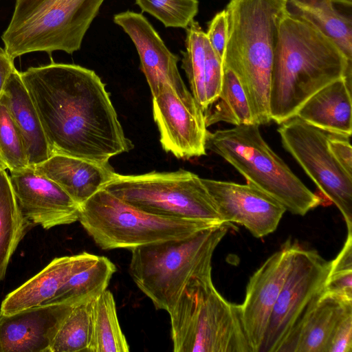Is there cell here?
I'll return each mask as SVG.
<instances>
[{"mask_svg":"<svg viewBox=\"0 0 352 352\" xmlns=\"http://www.w3.org/2000/svg\"><path fill=\"white\" fill-rule=\"evenodd\" d=\"M153 115L166 152L183 160L206 155L205 114L192 94L181 96L163 84L153 97Z\"/></svg>","mask_w":352,"mask_h":352,"instance_id":"12","label":"cell"},{"mask_svg":"<svg viewBox=\"0 0 352 352\" xmlns=\"http://www.w3.org/2000/svg\"><path fill=\"white\" fill-rule=\"evenodd\" d=\"M10 180L22 214L32 224L48 230L78 221L80 206L32 166L10 173Z\"/></svg>","mask_w":352,"mask_h":352,"instance_id":"15","label":"cell"},{"mask_svg":"<svg viewBox=\"0 0 352 352\" xmlns=\"http://www.w3.org/2000/svg\"><path fill=\"white\" fill-rule=\"evenodd\" d=\"M278 132L289 153L320 192L338 208L352 232V175L338 163L328 145L329 132L294 116Z\"/></svg>","mask_w":352,"mask_h":352,"instance_id":"10","label":"cell"},{"mask_svg":"<svg viewBox=\"0 0 352 352\" xmlns=\"http://www.w3.org/2000/svg\"><path fill=\"white\" fill-rule=\"evenodd\" d=\"M116 271L115 265L108 258L96 255L75 271L43 305L92 300L107 289Z\"/></svg>","mask_w":352,"mask_h":352,"instance_id":"25","label":"cell"},{"mask_svg":"<svg viewBox=\"0 0 352 352\" xmlns=\"http://www.w3.org/2000/svg\"><path fill=\"white\" fill-rule=\"evenodd\" d=\"M129 346L120 328L112 293L104 290L93 300L92 336L89 352H127Z\"/></svg>","mask_w":352,"mask_h":352,"instance_id":"27","label":"cell"},{"mask_svg":"<svg viewBox=\"0 0 352 352\" xmlns=\"http://www.w3.org/2000/svg\"><path fill=\"white\" fill-rule=\"evenodd\" d=\"M329 262L297 244L259 352H277L302 314L323 291Z\"/></svg>","mask_w":352,"mask_h":352,"instance_id":"11","label":"cell"},{"mask_svg":"<svg viewBox=\"0 0 352 352\" xmlns=\"http://www.w3.org/2000/svg\"><path fill=\"white\" fill-rule=\"evenodd\" d=\"M206 149L223 158L248 183L274 197L294 214L304 216L323 203L270 148L257 124L208 131Z\"/></svg>","mask_w":352,"mask_h":352,"instance_id":"5","label":"cell"},{"mask_svg":"<svg viewBox=\"0 0 352 352\" xmlns=\"http://www.w3.org/2000/svg\"><path fill=\"white\" fill-rule=\"evenodd\" d=\"M135 3L167 28H187L199 10L198 0H135Z\"/></svg>","mask_w":352,"mask_h":352,"instance_id":"31","label":"cell"},{"mask_svg":"<svg viewBox=\"0 0 352 352\" xmlns=\"http://www.w3.org/2000/svg\"><path fill=\"white\" fill-rule=\"evenodd\" d=\"M223 68L231 69L245 94L255 123L270 122L274 50L285 0H230Z\"/></svg>","mask_w":352,"mask_h":352,"instance_id":"3","label":"cell"},{"mask_svg":"<svg viewBox=\"0 0 352 352\" xmlns=\"http://www.w3.org/2000/svg\"><path fill=\"white\" fill-rule=\"evenodd\" d=\"M7 169L6 164L0 157V171L2 170Z\"/></svg>","mask_w":352,"mask_h":352,"instance_id":"38","label":"cell"},{"mask_svg":"<svg viewBox=\"0 0 352 352\" xmlns=\"http://www.w3.org/2000/svg\"><path fill=\"white\" fill-rule=\"evenodd\" d=\"M32 167L57 184L79 206L102 189L116 173L109 163L57 153Z\"/></svg>","mask_w":352,"mask_h":352,"instance_id":"20","label":"cell"},{"mask_svg":"<svg viewBox=\"0 0 352 352\" xmlns=\"http://www.w3.org/2000/svg\"><path fill=\"white\" fill-rule=\"evenodd\" d=\"M328 145L336 160L352 175V147L350 137L329 132Z\"/></svg>","mask_w":352,"mask_h":352,"instance_id":"35","label":"cell"},{"mask_svg":"<svg viewBox=\"0 0 352 352\" xmlns=\"http://www.w3.org/2000/svg\"><path fill=\"white\" fill-rule=\"evenodd\" d=\"M285 3L287 14L318 29L352 60L351 14L332 0H285Z\"/></svg>","mask_w":352,"mask_h":352,"instance_id":"24","label":"cell"},{"mask_svg":"<svg viewBox=\"0 0 352 352\" xmlns=\"http://www.w3.org/2000/svg\"><path fill=\"white\" fill-rule=\"evenodd\" d=\"M14 60L8 54L4 48L0 47V98L8 77L15 69Z\"/></svg>","mask_w":352,"mask_h":352,"instance_id":"36","label":"cell"},{"mask_svg":"<svg viewBox=\"0 0 352 352\" xmlns=\"http://www.w3.org/2000/svg\"><path fill=\"white\" fill-rule=\"evenodd\" d=\"M113 21L128 34L136 47L140 69L146 77L152 97L157 94L164 83L170 85L181 96L191 94L179 72L178 56L168 50L142 14L126 11L115 14Z\"/></svg>","mask_w":352,"mask_h":352,"instance_id":"16","label":"cell"},{"mask_svg":"<svg viewBox=\"0 0 352 352\" xmlns=\"http://www.w3.org/2000/svg\"><path fill=\"white\" fill-rule=\"evenodd\" d=\"M205 33L210 46L223 60L228 38V21L225 10L215 14Z\"/></svg>","mask_w":352,"mask_h":352,"instance_id":"33","label":"cell"},{"mask_svg":"<svg viewBox=\"0 0 352 352\" xmlns=\"http://www.w3.org/2000/svg\"><path fill=\"white\" fill-rule=\"evenodd\" d=\"M9 110L23 138L29 165L36 166L53 153L31 97L16 68L3 89Z\"/></svg>","mask_w":352,"mask_h":352,"instance_id":"23","label":"cell"},{"mask_svg":"<svg viewBox=\"0 0 352 352\" xmlns=\"http://www.w3.org/2000/svg\"><path fill=\"white\" fill-rule=\"evenodd\" d=\"M352 60L309 23L287 13L278 27L270 94L271 120L280 124L331 82H351Z\"/></svg>","mask_w":352,"mask_h":352,"instance_id":"2","label":"cell"},{"mask_svg":"<svg viewBox=\"0 0 352 352\" xmlns=\"http://www.w3.org/2000/svg\"><path fill=\"white\" fill-rule=\"evenodd\" d=\"M338 7L347 11L351 9L352 0H332Z\"/></svg>","mask_w":352,"mask_h":352,"instance_id":"37","label":"cell"},{"mask_svg":"<svg viewBox=\"0 0 352 352\" xmlns=\"http://www.w3.org/2000/svg\"><path fill=\"white\" fill-rule=\"evenodd\" d=\"M95 256L84 252L54 258L40 272L6 296L1 302L0 313L11 314L43 305L56 294L75 271Z\"/></svg>","mask_w":352,"mask_h":352,"instance_id":"21","label":"cell"},{"mask_svg":"<svg viewBox=\"0 0 352 352\" xmlns=\"http://www.w3.org/2000/svg\"><path fill=\"white\" fill-rule=\"evenodd\" d=\"M75 304H45L0 313V352H50L55 334Z\"/></svg>","mask_w":352,"mask_h":352,"instance_id":"17","label":"cell"},{"mask_svg":"<svg viewBox=\"0 0 352 352\" xmlns=\"http://www.w3.org/2000/svg\"><path fill=\"white\" fill-rule=\"evenodd\" d=\"M186 29V51L182 52V67L192 96L206 111L218 99L221 90L222 60L210 46L197 21H192Z\"/></svg>","mask_w":352,"mask_h":352,"instance_id":"19","label":"cell"},{"mask_svg":"<svg viewBox=\"0 0 352 352\" xmlns=\"http://www.w3.org/2000/svg\"><path fill=\"white\" fill-rule=\"evenodd\" d=\"M20 74L53 154L104 164L133 148L94 71L52 62Z\"/></svg>","mask_w":352,"mask_h":352,"instance_id":"1","label":"cell"},{"mask_svg":"<svg viewBox=\"0 0 352 352\" xmlns=\"http://www.w3.org/2000/svg\"><path fill=\"white\" fill-rule=\"evenodd\" d=\"M351 82L341 78L313 94L295 116L327 132L351 137Z\"/></svg>","mask_w":352,"mask_h":352,"instance_id":"22","label":"cell"},{"mask_svg":"<svg viewBox=\"0 0 352 352\" xmlns=\"http://www.w3.org/2000/svg\"><path fill=\"white\" fill-rule=\"evenodd\" d=\"M351 351L352 312H349L337 324L330 338L326 352Z\"/></svg>","mask_w":352,"mask_h":352,"instance_id":"34","label":"cell"},{"mask_svg":"<svg viewBox=\"0 0 352 352\" xmlns=\"http://www.w3.org/2000/svg\"><path fill=\"white\" fill-rule=\"evenodd\" d=\"M231 228L224 222L184 239L134 248L129 274L155 307L169 314L192 278L211 274L214 252Z\"/></svg>","mask_w":352,"mask_h":352,"instance_id":"4","label":"cell"},{"mask_svg":"<svg viewBox=\"0 0 352 352\" xmlns=\"http://www.w3.org/2000/svg\"><path fill=\"white\" fill-rule=\"evenodd\" d=\"M104 0H15L10 23L1 35L13 59L25 54L54 51L73 54Z\"/></svg>","mask_w":352,"mask_h":352,"instance_id":"7","label":"cell"},{"mask_svg":"<svg viewBox=\"0 0 352 352\" xmlns=\"http://www.w3.org/2000/svg\"><path fill=\"white\" fill-rule=\"evenodd\" d=\"M212 274L192 278L169 313L174 352H252L239 314Z\"/></svg>","mask_w":352,"mask_h":352,"instance_id":"6","label":"cell"},{"mask_svg":"<svg viewBox=\"0 0 352 352\" xmlns=\"http://www.w3.org/2000/svg\"><path fill=\"white\" fill-rule=\"evenodd\" d=\"M206 126L219 122L234 126L256 124L243 89L234 72L223 68L218 99L206 111Z\"/></svg>","mask_w":352,"mask_h":352,"instance_id":"28","label":"cell"},{"mask_svg":"<svg viewBox=\"0 0 352 352\" xmlns=\"http://www.w3.org/2000/svg\"><path fill=\"white\" fill-rule=\"evenodd\" d=\"M128 204L146 212L214 224L225 221L201 178L184 169L120 175L103 188Z\"/></svg>","mask_w":352,"mask_h":352,"instance_id":"9","label":"cell"},{"mask_svg":"<svg viewBox=\"0 0 352 352\" xmlns=\"http://www.w3.org/2000/svg\"><path fill=\"white\" fill-rule=\"evenodd\" d=\"M33 225L22 214L7 169L0 171V283L19 243Z\"/></svg>","mask_w":352,"mask_h":352,"instance_id":"26","label":"cell"},{"mask_svg":"<svg viewBox=\"0 0 352 352\" xmlns=\"http://www.w3.org/2000/svg\"><path fill=\"white\" fill-rule=\"evenodd\" d=\"M298 243L282 245L251 276L239 305L241 323L252 352H259L274 305L290 270Z\"/></svg>","mask_w":352,"mask_h":352,"instance_id":"13","label":"cell"},{"mask_svg":"<svg viewBox=\"0 0 352 352\" xmlns=\"http://www.w3.org/2000/svg\"><path fill=\"white\" fill-rule=\"evenodd\" d=\"M0 157L10 173L30 166L26 148L3 93L0 98Z\"/></svg>","mask_w":352,"mask_h":352,"instance_id":"30","label":"cell"},{"mask_svg":"<svg viewBox=\"0 0 352 352\" xmlns=\"http://www.w3.org/2000/svg\"><path fill=\"white\" fill-rule=\"evenodd\" d=\"M93 300L75 304L62 320L50 352L89 351L92 336Z\"/></svg>","mask_w":352,"mask_h":352,"instance_id":"29","label":"cell"},{"mask_svg":"<svg viewBox=\"0 0 352 352\" xmlns=\"http://www.w3.org/2000/svg\"><path fill=\"white\" fill-rule=\"evenodd\" d=\"M78 221L96 245L105 250H131L184 239L219 225L155 215L128 204L103 188L80 206Z\"/></svg>","mask_w":352,"mask_h":352,"instance_id":"8","label":"cell"},{"mask_svg":"<svg viewBox=\"0 0 352 352\" xmlns=\"http://www.w3.org/2000/svg\"><path fill=\"white\" fill-rule=\"evenodd\" d=\"M323 292L352 301V232H347L342 250L329 262Z\"/></svg>","mask_w":352,"mask_h":352,"instance_id":"32","label":"cell"},{"mask_svg":"<svg viewBox=\"0 0 352 352\" xmlns=\"http://www.w3.org/2000/svg\"><path fill=\"white\" fill-rule=\"evenodd\" d=\"M223 219L245 227L254 237L274 232L285 208L255 186L201 178Z\"/></svg>","mask_w":352,"mask_h":352,"instance_id":"14","label":"cell"},{"mask_svg":"<svg viewBox=\"0 0 352 352\" xmlns=\"http://www.w3.org/2000/svg\"><path fill=\"white\" fill-rule=\"evenodd\" d=\"M352 312V301L322 292L308 305L277 352H326L339 321Z\"/></svg>","mask_w":352,"mask_h":352,"instance_id":"18","label":"cell"}]
</instances>
